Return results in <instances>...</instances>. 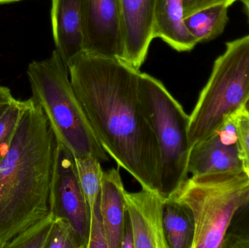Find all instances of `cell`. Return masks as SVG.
<instances>
[{
  "label": "cell",
  "instance_id": "cell-1",
  "mask_svg": "<svg viewBox=\"0 0 249 248\" xmlns=\"http://www.w3.org/2000/svg\"><path fill=\"white\" fill-rule=\"evenodd\" d=\"M77 99L107 154L143 189H160V151L140 85V70L85 52L68 66Z\"/></svg>",
  "mask_w": 249,
  "mask_h": 248
},
{
  "label": "cell",
  "instance_id": "cell-2",
  "mask_svg": "<svg viewBox=\"0 0 249 248\" xmlns=\"http://www.w3.org/2000/svg\"><path fill=\"white\" fill-rule=\"evenodd\" d=\"M57 139L39 104L25 100L7 154L0 162V248H10L52 214Z\"/></svg>",
  "mask_w": 249,
  "mask_h": 248
},
{
  "label": "cell",
  "instance_id": "cell-3",
  "mask_svg": "<svg viewBox=\"0 0 249 248\" xmlns=\"http://www.w3.org/2000/svg\"><path fill=\"white\" fill-rule=\"evenodd\" d=\"M32 99L46 115L57 141L74 158L94 156L102 163L110 157L98 140L70 80L67 64L55 50L49 58L29 64Z\"/></svg>",
  "mask_w": 249,
  "mask_h": 248
},
{
  "label": "cell",
  "instance_id": "cell-4",
  "mask_svg": "<svg viewBox=\"0 0 249 248\" xmlns=\"http://www.w3.org/2000/svg\"><path fill=\"white\" fill-rule=\"evenodd\" d=\"M171 199L193 215L192 248H222L234 218L249 205V179L244 171L191 176Z\"/></svg>",
  "mask_w": 249,
  "mask_h": 248
},
{
  "label": "cell",
  "instance_id": "cell-5",
  "mask_svg": "<svg viewBox=\"0 0 249 248\" xmlns=\"http://www.w3.org/2000/svg\"><path fill=\"white\" fill-rule=\"evenodd\" d=\"M249 97V35L227 42L199 95L188 126L190 148L223 126Z\"/></svg>",
  "mask_w": 249,
  "mask_h": 248
},
{
  "label": "cell",
  "instance_id": "cell-6",
  "mask_svg": "<svg viewBox=\"0 0 249 248\" xmlns=\"http://www.w3.org/2000/svg\"><path fill=\"white\" fill-rule=\"evenodd\" d=\"M140 85L160 151V193L169 199L189 177L190 115L152 76L141 72Z\"/></svg>",
  "mask_w": 249,
  "mask_h": 248
},
{
  "label": "cell",
  "instance_id": "cell-7",
  "mask_svg": "<svg viewBox=\"0 0 249 248\" xmlns=\"http://www.w3.org/2000/svg\"><path fill=\"white\" fill-rule=\"evenodd\" d=\"M51 202L53 216L65 220L78 237L82 248H87L90 234V208L80 186L74 157L58 141Z\"/></svg>",
  "mask_w": 249,
  "mask_h": 248
},
{
  "label": "cell",
  "instance_id": "cell-8",
  "mask_svg": "<svg viewBox=\"0 0 249 248\" xmlns=\"http://www.w3.org/2000/svg\"><path fill=\"white\" fill-rule=\"evenodd\" d=\"M83 51L124 61L125 45L121 0H82Z\"/></svg>",
  "mask_w": 249,
  "mask_h": 248
},
{
  "label": "cell",
  "instance_id": "cell-9",
  "mask_svg": "<svg viewBox=\"0 0 249 248\" xmlns=\"http://www.w3.org/2000/svg\"><path fill=\"white\" fill-rule=\"evenodd\" d=\"M187 171L191 176L243 171L235 128L231 119L220 129L192 146Z\"/></svg>",
  "mask_w": 249,
  "mask_h": 248
},
{
  "label": "cell",
  "instance_id": "cell-10",
  "mask_svg": "<svg viewBox=\"0 0 249 248\" xmlns=\"http://www.w3.org/2000/svg\"><path fill=\"white\" fill-rule=\"evenodd\" d=\"M165 199L156 190L126 191V211L133 227L135 248H169L162 220Z\"/></svg>",
  "mask_w": 249,
  "mask_h": 248
},
{
  "label": "cell",
  "instance_id": "cell-11",
  "mask_svg": "<svg viewBox=\"0 0 249 248\" xmlns=\"http://www.w3.org/2000/svg\"><path fill=\"white\" fill-rule=\"evenodd\" d=\"M155 0H121L124 14V61L137 69L146 61L154 36Z\"/></svg>",
  "mask_w": 249,
  "mask_h": 248
},
{
  "label": "cell",
  "instance_id": "cell-12",
  "mask_svg": "<svg viewBox=\"0 0 249 248\" xmlns=\"http://www.w3.org/2000/svg\"><path fill=\"white\" fill-rule=\"evenodd\" d=\"M51 18L55 50L68 66L83 52L82 0H51Z\"/></svg>",
  "mask_w": 249,
  "mask_h": 248
},
{
  "label": "cell",
  "instance_id": "cell-13",
  "mask_svg": "<svg viewBox=\"0 0 249 248\" xmlns=\"http://www.w3.org/2000/svg\"><path fill=\"white\" fill-rule=\"evenodd\" d=\"M125 192L119 167L104 171L100 210L109 248H121L126 215Z\"/></svg>",
  "mask_w": 249,
  "mask_h": 248
},
{
  "label": "cell",
  "instance_id": "cell-14",
  "mask_svg": "<svg viewBox=\"0 0 249 248\" xmlns=\"http://www.w3.org/2000/svg\"><path fill=\"white\" fill-rule=\"evenodd\" d=\"M184 0H155L154 36L177 52H190L197 45L184 22Z\"/></svg>",
  "mask_w": 249,
  "mask_h": 248
},
{
  "label": "cell",
  "instance_id": "cell-15",
  "mask_svg": "<svg viewBox=\"0 0 249 248\" xmlns=\"http://www.w3.org/2000/svg\"><path fill=\"white\" fill-rule=\"evenodd\" d=\"M164 232L169 248H192L194 239V221L188 208L166 199L164 203Z\"/></svg>",
  "mask_w": 249,
  "mask_h": 248
},
{
  "label": "cell",
  "instance_id": "cell-16",
  "mask_svg": "<svg viewBox=\"0 0 249 248\" xmlns=\"http://www.w3.org/2000/svg\"><path fill=\"white\" fill-rule=\"evenodd\" d=\"M228 20V7L225 5L212 6L184 19L187 30L197 44L213 40L222 34Z\"/></svg>",
  "mask_w": 249,
  "mask_h": 248
},
{
  "label": "cell",
  "instance_id": "cell-17",
  "mask_svg": "<svg viewBox=\"0 0 249 248\" xmlns=\"http://www.w3.org/2000/svg\"><path fill=\"white\" fill-rule=\"evenodd\" d=\"M74 163L80 186L92 213L100 197L104 174L102 162L94 156L87 155L74 158Z\"/></svg>",
  "mask_w": 249,
  "mask_h": 248
},
{
  "label": "cell",
  "instance_id": "cell-18",
  "mask_svg": "<svg viewBox=\"0 0 249 248\" xmlns=\"http://www.w3.org/2000/svg\"><path fill=\"white\" fill-rule=\"evenodd\" d=\"M24 103L25 100L15 99L0 117V162L11 145Z\"/></svg>",
  "mask_w": 249,
  "mask_h": 248
},
{
  "label": "cell",
  "instance_id": "cell-19",
  "mask_svg": "<svg viewBox=\"0 0 249 248\" xmlns=\"http://www.w3.org/2000/svg\"><path fill=\"white\" fill-rule=\"evenodd\" d=\"M229 118L235 128L243 171L249 179V113L242 106Z\"/></svg>",
  "mask_w": 249,
  "mask_h": 248
},
{
  "label": "cell",
  "instance_id": "cell-20",
  "mask_svg": "<svg viewBox=\"0 0 249 248\" xmlns=\"http://www.w3.org/2000/svg\"><path fill=\"white\" fill-rule=\"evenodd\" d=\"M45 248H82V246L71 226L65 220L54 217Z\"/></svg>",
  "mask_w": 249,
  "mask_h": 248
},
{
  "label": "cell",
  "instance_id": "cell-21",
  "mask_svg": "<svg viewBox=\"0 0 249 248\" xmlns=\"http://www.w3.org/2000/svg\"><path fill=\"white\" fill-rule=\"evenodd\" d=\"M54 216L18 240L10 248H45Z\"/></svg>",
  "mask_w": 249,
  "mask_h": 248
},
{
  "label": "cell",
  "instance_id": "cell-22",
  "mask_svg": "<svg viewBox=\"0 0 249 248\" xmlns=\"http://www.w3.org/2000/svg\"><path fill=\"white\" fill-rule=\"evenodd\" d=\"M87 248H109L100 210V197L90 213V234Z\"/></svg>",
  "mask_w": 249,
  "mask_h": 248
},
{
  "label": "cell",
  "instance_id": "cell-23",
  "mask_svg": "<svg viewBox=\"0 0 249 248\" xmlns=\"http://www.w3.org/2000/svg\"><path fill=\"white\" fill-rule=\"evenodd\" d=\"M238 0H184V18L203 9L214 5H225L229 7Z\"/></svg>",
  "mask_w": 249,
  "mask_h": 248
},
{
  "label": "cell",
  "instance_id": "cell-24",
  "mask_svg": "<svg viewBox=\"0 0 249 248\" xmlns=\"http://www.w3.org/2000/svg\"><path fill=\"white\" fill-rule=\"evenodd\" d=\"M249 248V236L228 232L222 248Z\"/></svg>",
  "mask_w": 249,
  "mask_h": 248
},
{
  "label": "cell",
  "instance_id": "cell-25",
  "mask_svg": "<svg viewBox=\"0 0 249 248\" xmlns=\"http://www.w3.org/2000/svg\"><path fill=\"white\" fill-rule=\"evenodd\" d=\"M121 248H135L134 234L130 218L126 211Z\"/></svg>",
  "mask_w": 249,
  "mask_h": 248
},
{
  "label": "cell",
  "instance_id": "cell-26",
  "mask_svg": "<svg viewBox=\"0 0 249 248\" xmlns=\"http://www.w3.org/2000/svg\"><path fill=\"white\" fill-rule=\"evenodd\" d=\"M14 99L8 87L0 86V117Z\"/></svg>",
  "mask_w": 249,
  "mask_h": 248
},
{
  "label": "cell",
  "instance_id": "cell-27",
  "mask_svg": "<svg viewBox=\"0 0 249 248\" xmlns=\"http://www.w3.org/2000/svg\"><path fill=\"white\" fill-rule=\"evenodd\" d=\"M241 1H242L244 7H245L246 13H247L249 20V0H241Z\"/></svg>",
  "mask_w": 249,
  "mask_h": 248
},
{
  "label": "cell",
  "instance_id": "cell-28",
  "mask_svg": "<svg viewBox=\"0 0 249 248\" xmlns=\"http://www.w3.org/2000/svg\"><path fill=\"white\" fill-rule=\"evenodd\" d=\"M23 0H0V4H10V3L18 2Z\"/></svg>",
  "mask_w": 249,
  "mask_h": 248
},
{
  "label": "cell",
  "instance_id": "cell-29",
  "mask_svg": "<svg viewBox=\"0 0 249 248\" xmlns=\"http://www.w3.org/2000/svg\"><path fill=\"white\" fill-rule=\"evenodd\" d=\"M244 109L247 111V112L249 113V97L248 99H247V101H246L245 104L244 106Z\"/></svg>",
  "mask_w": 249,
  "mask_h": 248
}]
</instances>
